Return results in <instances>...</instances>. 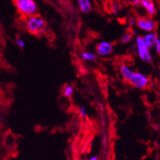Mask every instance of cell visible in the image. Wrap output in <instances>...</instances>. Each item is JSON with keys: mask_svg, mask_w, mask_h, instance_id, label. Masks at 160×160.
<instances>
[{"mask_svg": "<svg viewBox=\"0 0 160 160\" xmlns=\"http://www.w3.org/2000/svg\"><path fill=\"white\" fill-rule=\"evenodd\" d=\"M26 28L32 35H41L46 30V22L39 14H35L26 18Z\"/></svg>", "mask_w": 160, "mask_h": 160, "instance_id": "1", "label": "cell"}, {"mask_svg": "<svg viewBox=\"0 0 160 160\" xmlns=\"http://www.w3.org/2000/svg\"><path fill=\"white\" fill-rule=\"evenodd\" d=\"M17 11L24 17L37 14L38 5L33 0H13Z\"/></svg>", "mask_w": 160, "mask_h": 160, "instance_id": "2", "label": "cell"}, {"mask_svg": "<svg viewBox=\"0 0 160 160\" xmlns=\"http://www.w3.org/2000/svg\"><path fill=\"white\" fill-rule=\"evenodd\" d=\"M136 51L139 58L146 63H151L152 62V55L150 48L147 46L142 36L137 35L136 38Z\"/></svg>", "mask_w": 160, "mask_h": 160, "instance_id": "3", "label": "cell"}, {"mask_svg": "<svg viewBox=\"0 0 160 160\" xmlns=\"http://www.w3.org/2000/svg\"><path fill=\"white\" fill-rule=\"evenodd\" d=\"M132 86L139 90H144L150 85V79L146 74L140 72H135L129 82Z\"/></svg>", "mask_w": 160, "mask_h": 160, "instance_id": "4", "label": "cell"}, {"mask_svg": "<svg viewBox=\"0 0 160 160\" xmlns=\"http://www.w3.org/2000/svg\"><path fill=\"white\" fill-rule=\"evenodd\" d=\"M136 26L142 31L151 32L154 31L156 27V23L151 17L140 16V17L137 18Z\"/></svg>", "mask_w": 160, "mask_h": 160, "instance_id": "5", "label": "cell"}, {"mask_svg": "<svg viewBox=\"0 0 160 160\" xmlns=\"http://www.w3.org/2000/svg\"><path fill=\"white\" fill-rule=\"evenodd\" d=\"M113 51V45L107 41L100 42L96 47L97 55L100 57H105L112 54Z\"/></svg>", "mask_w": 160, "mask_h": 160, "instance_id": "6", "label": "cell"}, {"mask_svg": "<svg viewBox=\"0 0 160 160\" xmlns=\"http://www.w3.org/2000/svg\"><path fill=\"white\" fill-rule=\"evenodd\" d=\"M135 70H132L129 67H128L127 65H121L120 67V73L121 77L123 78V79L126 82H130L131 79L132 78V76L135 74Z\"/></svg>", "mask_w": 160, "mask_h": 160, "instance_id": "7", "label": "cell"}, {"mask_svg": "<svg viewBox=\"0 0 160 160\" xmlns=\"http://www.w3.org/2000/svg\"><path fill=\"white\" fill-rule=\"evenodd\" d=\"M143 38V40H144L145 43L147 44V46L151 49V48H153L155 47V44L156 42L157 39V35L155 32L151 31V32H147L146 35L144 36H142Z\"/></svg>", "mask_w": 160, "mask_h": 160, "instance_id": "8", "label": "cell"}, {"mask_svg": "<svg viewBox=\"0 0 160 160\" xmlns=\"http://www.w3.org/2000/svg\"><path fill=\"white\" fill-rule=\"evenodd\" d=\"M142 1V7L145 9L149 16H154L156 14V7L153 3L152 0H141Z\"/></svg>", "mask_w": 160, "mask_h": 160, "instance_id": "9", "label": "cell"}, {"mask_svg": "<svg viewBox=\"0 0 160 160\" xmlns=\"http://www.w3.org/2000/svg\"><path fill=\"white\" fill-rule=\"evenodd\" d=\"M80 11L84 14H88L92 10V6L90 0H78Z\"/></svg>", "mask_w": 160, "mask_h": 160, "instance_id": "10", "label": "cell"}, {"mask_svg": "<svg viewBox=\"0 0 160 160\" xmlns=\"http://www.w3.org/2000/svg\"><path fill=\"white\" fill-rule=\"evenodd\" d=\"M81 58L85 61L94 62L97 60V56L95 53L90 52V51H83L81 54Z\"/></svg>", "mask_w": 160, "mask_h": 160, "instance_id": "11", "label": "cell"}, {"mask_svg": "<svg viewBox=\"0 0 160 160\" xmlns=\"http://www.w3.org/2000/svg\"><path fill=\"white\" fill-rule=\"evenodd\" d=\"M72 94H73V87L71 85H66L64 86L63 90H62V95L64 96L69 98L72 96Z\"/></svg>", "mask_w": 160, "mask_h": 160, "instance_id": "12", "label": "cell"}, {"mask_svg": "<svg viewBox=\"0 0 160 160\" xmlns=\"http://www.w3.org/2000/svg\"><path fill=\"white\" fill-rule=\"evenodd\" d=\"M132 38H133L132 33H125L121 37V42L123 43H129L132 42Z\"/></svg>", "mask_w": 160, "mask_h": 160, "instance_id": "13", "label": "cell"}, {"mask_svg": "<svg viewBox=\"0 0 160 160\" xmlns=\"http://www.w3.org/2000/svg\"><path fill=\"white\" fill-rule=\"evenodd\" d=\"M112 11L116 14H119V12H120V5L117 3H113L112 4Z\"/></svg>", "mask_w": 160, "mask_h": 160, "instance_id": "14", "label": "cell"}, {"mask_svg": "<svg viewBox=\"0 0 160 160\" xmlns=\"http://www.w3.org/2000/svg\"><path fill=\"white\" fill-rule=\"evenodd\" d=\"M128 23L131 26H136V23H137V18H136L135 16H131L128 19Z\"/></svg>", "mask_w": 160, "mask_h": 160, "instance_id": "15", "label": "cell"}, {"mask_svg": "<svg viewBox=\"0 0 160 160\" xmlns=\"http://www.w3.org/2000/svg\"><path fill=\"white\" fill-rule=\"evenodd\" d=\"M79 114L81 117L82 118H85L87 116V109L85 107H81L79 109Z\"/></svg>", "mask_w": 160, "mask_h": 160, "instance_id": "16", "label": "cell"}, {"mask_svg": "<svg viewBox=\"0 0 160 160\" xmlns=\"http://www.w3.org/2000/svg\"><path fill=\"white\" fill-rule=\"evenodd\" d=\"M16 45L20 48H23L25 47V42L23 39H20V38H18V39L15 40Z\"/></svg>", "mask_w": 160, "mask_h": 160, "instance_id": "17", "label": "cell"}, {"mask_svg": "<svg viewBox=\"0 0 160 160\" xmlns=\"http://www.w3.org/2000/svg\"><path fill=\"white\" fill-rule=\"evenodd\" d=\"M154 48H155V52H156L157 54H159L160 55V39H158V38L157 39L156 42H155Z\"/></svg>", "mask_w": 160, "mask_h": 160, "instance_id": "18", "label": "cell"}, {"mask_svg": "<svg viewBox=\"0 0 160 160\" xmlns=\"http://www.w3.org/2000/svg\"><path fill=\"white\" fill-rule=\"evenodd\" d=\"M132 4L134 7H142V1H141V0H134L133 2L132 3Z\"/></svg>", "mask_w": 160, "mask_h": 160, "instance_id": "19", "label": "cell"}, {"mask_svg": "<svg viewBox=\"0 0 160 160\" xmlns=\"http://www.w3.org/2000/svg\"><path fill=\"white\" fill-rule=\"evenodd\" d=\"M88 160H98V158H97V157H96V156H92V157H91V158H90Z\"/></svg>", "mask_w": 160, "mask_h": 160, "instance_id": "20", "label": "cell"}, {"mask_svg": "<svg viewBox=\"0 0 160 160\" xmlns=\"http://www.w3.org/2000/svg\"><path fill=\"white\" fill-rule=\"evenodd\" d=\"M123 2H126V3H132L134 0H123Z\"/></svg>", "mask_w": 160, "mask_h": 160, "instance_id": "21", "label": "cell"}, {"mask_svg": "<svg viewBox=\"0 0 160 160\" xmlns=\"http://www.w3.org/2000/svg\"><path fill=\"white\" fill-rule=\"evenodd\" d=\"M159 75H160V68H159Z\"/></svg>", "mask_w": 160, "mask_h": 160, "instance_id": "22", "label": "cell"}, {"mask_svg": "<svg viewBox=\"0 0 160 160\" xmlns=\"http://www.w3.org/2000/svg\"><path fill=\"white\" fill-rule=\"evenodd\" d=\"M112 160H113V159H112Z\"/></svg>", "mask_w": 160, "mask_h": 160, "instance_id": "23", "label": "cell"}]
</instances>
